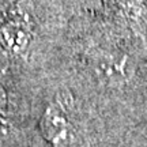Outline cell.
Instances as JSON below:
<instances>
[{
  "label": "cell",
  "mask_w": 147,
  "mask_h": 147,
  "mask_svg": "<svg viewBox=\"0 0 147 147\" xmlns=\"http://www.w3.org/2000/svg\"><path fill=\"white\" fill-rule=\"evenodd\" d=\"M41 131L55 147L72 146L74 129L64 109V102L59 100L48 106L41 120Z\"/></svg>",
  "instance_id": "cell-1"
},
{
  "label": "cell",
  "mask_w": 147,
  "mask_h": 147,
  "mask_svg": "<svg viewBox=\"0 0 147 147\" xmlns=\"http://www.w3.org/2000/svg\"><path fill=\"white\" fill-rule=\"evenodd\" d=\"M97 76L105 83L119 84L125 82L132 75V64L127 55L102 53L94 64Z\"/></svg>",
  "instance_id": "cell-2"
},
{
  "label": "cell",
  "mask_w": 147,
  "mask_h": 147,
  "mask_svg": "<svg viewBox=\"0 0 147 147\" xmlns=\"http://www.w3.org/2000/svg\"><path fill=\"white\" fill-rule=\"evenodd\" d=\"M127 7H129V8H134V10H138L140 5H142L143 0H121Z\"/></svg>",
  "instance_id": "cell-3"
},
{
  "label": "cell",
  "mask_w": 147,
  "mask_h": 147,
  "mask_svg": "<svg viewBox=\"0 0 147 147\" xmlns=\"http://www.w3.org/2000/svg\"><path fill=\"white\" fill-rule=\"evenodd\" d=\"M4 106H5V94L4 91L0 89V117H1V112L4 109Z\"/></svg>",
  "instance_id": "cell-4"
}]
</instances>
